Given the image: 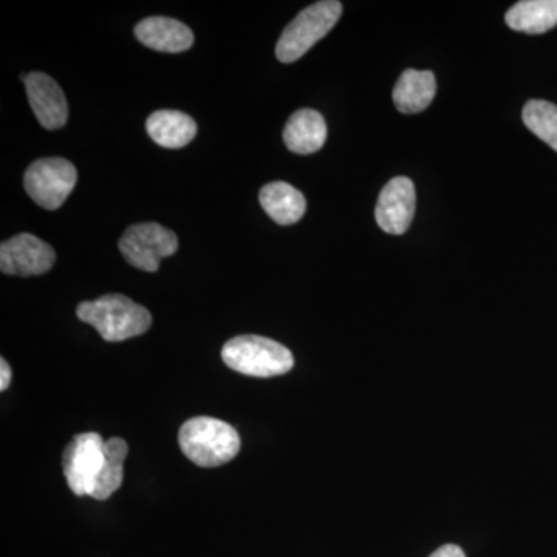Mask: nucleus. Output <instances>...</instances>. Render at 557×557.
<instances>
[{"instance_id":"2eb2a0df","label":"nucleus","mask_w":557,"mask_h":557,"mask_svg":"<svg viewBox=\"0 0 557 557\" xmlns=\"http://www.w3.org/2000/svg\"><path fill=\"white\" fill-rule=\"evenodd\" d=\"M437 81L432 72L409 69L399 76L394 89V102L401 113H420L434 101Z\"/></svg>"},{"instance_id":"9b49d317","label":"nucleus","mask_w":557,"mask_h":557,"mask_svg":"<svg viewBox=\"0 0 557 557\" xmlns=\"http://www.w3.org/2000/svg\"><path fill=\"white\" fill-rule=\"evenodd\" d=\"M135 36L143 46L163 53H182L194 46L188 25L172 17L153 16L139 22Z\"/></svg>"},{"instance_id":"ddd939ff","label":"nucleus","mask_w":557,"mask_h":557,"mask_svg":"<svg viewBox=\"0 0 557 557\" xmlns=\"http://www.w3.org/2000/svg\"><path fill=\"white\" fill-rule=\"evenodd\" d=\"M149 137L161 148L180 149L197 135V123L178 110H159L146 121Z\"/></svg>"},{"instance_id":"1a4fd4ad","label":"nucleus","mask_w":557,"mask_h":557,"mask_svg":"<svg viewBox=\"0 0 557 557\" xmlns=\"http://www.w3.org/2000/svg\"><path fill=\"white\" fill-rule=\"evenodd\" d=\"M417 193L412 180L395 177L381 190L375 209L376 223L384 233L401 236L416 214Z\"/></svg>"},{"instance_id":"0eeeda50","label":"nucleus","mask_w":557,"mask_h":557,"mask_svg":"<svg viewBox=\"0 0 557 557\" xmlns=\"http://www.w3.org/2000/svg\"><path fill=\"white\" fill-rule=\"evenodd\" d=\"M106 442L100 434L87 432L73 437L62 456L65 480L76 496H90L106 457Z\"/></svg>"},{"instance_id":"20e7f679","label":"nucleus","mask_w":557,"mask_h":557,"mask_svg":"<svg viewBox=\"0 0 557 557\" xmlns=\"http://www.w3.org/2000/svg\"><path fill=\"white\" fill-rule=\"evenodd\" d=\"M343 14L338 0H322L300 11L277 40V60L289 64L300 60L322 38L329 35Z\"/></svg>"},{"instance_id":"f3484780","label":"nucleus","mask_w":557,"mask_h":557,"mask_svg":"<svg viewBox=\"0 0 557 557\" xmlns=\"http://www.w3.org/2000/svg\"><path fill=\"white\" fill-rule=\"evenodd\" d=\"M104 453V463H102L100 474H98L90 494V497L97 498V500H106L115 491H119L123 483L124 460L129 453V446L123 438L113 437L106 442Z\"/></svg>"},{"instance_id":"423d86ee","label":"nucleus","mask_w":557,"mask_h":557,"mask_svg":"<svg viewBox=\"0 0 557 557\" xmlns=\"http://www.w3.org/2000/svg\"><path fill=\"white\" fill-rule=\"evenodd\" d=\"M78 172L69 160L40 159L25 172L24 186L28 197L40 208H61L75 188Z\"/></svg>"},{"instance_id":"6ab92c4d","label":"nucleus","mask_w":557,"mask_h":557,"mask_svg":"<svg viewBox=\"0 0 557 557\" xmlns=\"http://www.w3.org/2000/svg\"><path fill=\"white\" fill-rule=\"evenodd\" d=\"M429 557H467V555L458 545L448 544L443 545V547H440L437 552L432 553Z\"/></svg>"},{"instance_id":"6e6552de","label":"nucleus","mask_w":557,"mask_h":557,"mask_svg":"<svg viewBox=\"0 0 557 557\" xmlns=\"http://www.w3.org/2000/svg\"><path fill=\"white\" fill-rule=\"evenodd\" d=\"M57 262V252L47 242L22 233L0 245V270L9 276H40Z\"/></svg>"},{"instance_id":"4468645a","label":"nucleus","mask_w":557,"mask_h":557,"mask_svg":"<svg viewBox=\"0 0 557 557\" xmlns=\"http://www.w3.org/2000/svg\"><path fill=\"white\" fill-rule=\"evenodd\" d=\"M259 200L263 211L282 226L299 222L307 211L304 194L285 182H273L263 186Z\"/></svg>"},{"instance_id":"f03ea898","label":"nucleus","mask_w":557,"mask_h":557,"mask_svg":"<svg viewBox=\"0 0 557 557\" xmlns=\"http://www.w3.org/2000/svg\"><path fill=\"white\" fill-rule=\"evenodd\" d=\"M178 445L197 467L218 468L239 454L242 442L236 429L225 421L196 417L180 428Z\"/></svg>"},{"instance_id":"aec40b11","label":"nucleus","mask_w":557,"mask_h":557,"mask_svg":"<svg viewBox=\"0 0 557 557\" xmlns=\"http://www.w3.org/2000/svg\"><path fill=\"white\" fill-rule=\"evenodd\" d=\"M11 383V369L5 359H0V391H7Z\"/></svg>"},{"instance_id":"a211bd4d","label":"nucleus","mask_w":557,"mask_h":557,"mask_svg":"<svg viewBox=\"0 0 557 557\" xmlns=\"http://www.w3.org/2000/svg\"><path fill=\"white\" fill-rule=\"evenodd\" d=\"M522 120L528 131L557 152V106L544 100L528 101Z\"/></svg>"},{"instance_id":"f257e3e1","label":"nucleus","mask_w":557,"mask_h":557,"mask_svg":"<svg viewBox=\"0 0 557 557\" xmlns=\"http://www.w3.org/2000/svg\"><path fill=\"white\" fill-rule=\"evenodd\" d=\"M76 314L79 321L90 324L108 343H121L145 335L152 325L148 309L116 293L81 302Z\"/></svg>"},{"instance_id":"39448f33","label":"nucleus","mask_w":557,"mask_h":557,"mask_svg":"<svg viewBox=\"0 0 557 557\" xmlns=\"http://www.w3.org/2000/svg\"><path fill=\"white\" fill-rule=\"evenodd\" d=\"M121 255L134 269L159 271L160 260L170 258L178 249L174 231L159 223H138L126 230L119 242Z\"/></svg>"},{"instance_id":"7ed1b4c3","label":"nucleus","mask_w":557,"mask_h":557,"mask_svg":"<svg viewBox=\"0 0 557 557\" xmlns=\"http://www.w3.org/2000/svg\"><path fill=\"white\" fill-rule=\"evenodd\" d=\"M222 359L230 369L255 379L285 375L295 366L287 347L258 335L230 339L222 348Z\"/></svg>"},{"instance_id":"dca6fc26","label":"nucleus","mask_w":557,"mask_h":557,"mask_svg":"<svg viewBox=\"0 0 557 557\" xmlns=\"http://www.w3.org/2000/svg\"><path fill=\"white\" fill-rule=\"evenodd\" d=\"M505 21L511 30L542 35L557 25V0H523L508 10Z\"/></svg>"},{"instance_id":"9d476101","label":"nucleus","mask_w":557,"mask_h":557,"mask_svg":"<svg viewBox=\"0 0 557 557\" xmlns=\"http://www.w3.org/2000/svg\"><path fill=\"white\" fill-rule=\"evenodd\" d=\"M28 101L40 126L47 131H58L65 126L69 119V106L60 84L46 73L22 75Z\"/></svg>"},{"instance_id":"f8f14e48","label":"nucleus","mask_w":557,"mask_h":557,"mask_svg":"<svg viewBox=\"0 0 557 557\" xmlns=\"http://www.w3.org/2000/svg\"><path fill=\"white\" fill-rule=\"evenodd\" d=\"M327 139L324 116L313 109H300L289 116L284 129L285 146L298 156L318 152Z\"/></svg>"}]
</instances>
